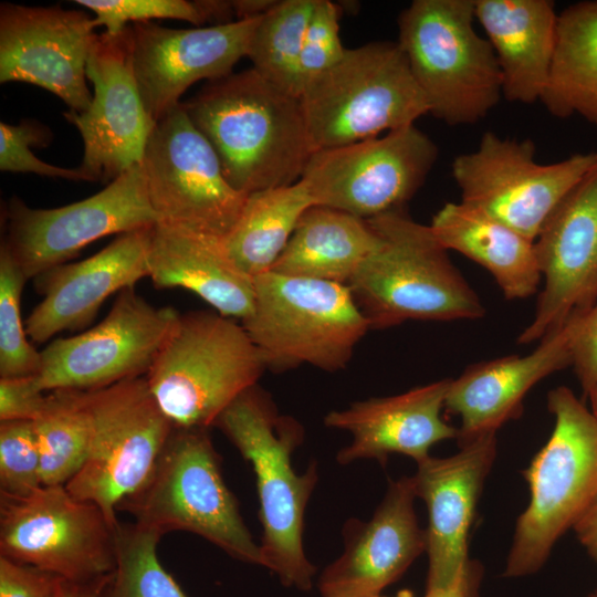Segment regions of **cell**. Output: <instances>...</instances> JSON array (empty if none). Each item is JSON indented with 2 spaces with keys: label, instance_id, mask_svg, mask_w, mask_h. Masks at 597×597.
Segmentation results:
<instances>
[{
  "label": "cell",
  "instance_id": "6da1fadb",
  "mask_svg": "<svg viewBox=\"0 0 597 597\" xmlns=\"http://www.w3.org/2000/svg\"><path fill=\"white\" fill-rule=\"evenodd\" d=\"M239 192L292 185L314 153L300 98L252 67L208 82L181 102Z\"/></svg>",
  "mask_w": 597,
  "mask_h": 597
},
{
  "label": "cell",
  "instance_id": "7a4b0ae2",
  "mask_svg": "<svg viewBox=\"0 0 597 597\" xmlns=\"http://www.w3.org/2000/svg\"><path fill=\"white\" fill-rule=\"evenodd\" d=\"M217 427L251 463L262 525L263 567L286 587L308 591L316 572L303 546L304 516L316 486V462L297 473L292 454L304 439L302 426L281 415L256 385L239 395L218 417Z\"/></svg>",
  "mask_w": 597,
  "mask_h": 597
},
{
  "label": "cell",
  "instance_id": "3957f363",
  "mask_svg": "<svg viewBox=\"0 0 597 597\" xmlns=\"http://www.w3.org/2000/svg\"><path fill=\"white\" fill-rule=\"evenodd\" d=\"M378 237L347 286L370 329L406 321L478 320L485 308L431 228L405 209L367 220Z\"/></svg>",
  "mask_w": 597,
  "mask_h": 597
},
{
  "label": "cell",
  "instance_id": "277c9868",
  "mask_svg": "<svg viewBox=\"0 0 597 597\" xmlns=\"http://www.w3.org/2000/svg\"><path fill=\"white\" fill-rule=\"evenodd\" d=\"M554 428L523 472L530 501L519 516L504 577L535 574L597 493V417L565 386L547 395Z\"/></svg>",
  "mask_w": 597,
  "mask_h": 597
},
{
  "label": "cell",
  "instance_id": "5b68a950",
  "mask_svg": "<svg viewBox=\"0 0 597 597\" xmlns=\"http://www.w3.org/2000/svg\"><path fill=\"white\" fill-rule=\"evenodd\" d=\"M117 511L161 535L190 532L235 559L263 566L207 428L174 427L148 479Z\"/></svg>",
  "mask_w": 597,
  "mask_h": 597
},
{
  "label": "cell",
  "instance_id": "8992f818",
  "mask_svg": "<svg viewBox=\"0 0 597 597\" xmlns=\"http://www.w3.org/2000/svg\"><path fill=\"white\" fill-rule=\"evenodd\" d=\"M265 369L242 324L196 311L178 315L145 378L175 428L209 429Z\"/></svg>",
  "mask_w": 597,
  "mask_h": 597
},
{
  "label": "cell",
  "instance_id": "52a82bcc",
  "mask_svg": "<svg viewBox=\"0 0 597 597\" xmlns=\"http://www.w3.org/2000/svg\"><path fill=\"white\" fill-rule=\"evenodd\" d=\"M474 21V0H415L398 17L397 43L429 114L450 126L478 123L503 97L498 59Z\"/></svg>",
  "mask_w": 597,
  "mask_h": 597
},
{
  "label": "cell",
  "instance_id": "ba28073f",
  "mask_svg": "<svg viewBox=\"0 0 597 597\" xmlns=\"http://www.w3.org/2000/svg\"><path fill=\"white\" fill-rule=\"evenodd\" d=\"M298 98L314 151L415 125L429 113L397 41L346 48Z\"/></svg>",
  "mask_w": 597,
  "mask_h": 597
},
{
  "label": "cell",
  "instance_id": "9c48e42d",
  "mask_svg": "<svg viewBox=\"0 0 597 597\" xmlns=\"http://www.w3.org/2000/svg\"><path fill=\"white\" fill-rule=\"evenodd\" d=\"M241 324L275 371L341 370L370 329L347 285L272 271L254 277L253 308Z\"/></svg>",
  "mask_w": 597,
  "mask_h": 597
},
{
  "label": "cell",
  "instance_id": "30bf717a",
  "mask_svg": "<svg viewBox=\"0 0 597 597\" xmlns=\"http://www.w3.org/2000/svg\"><path fill=\"white\" fill-rule=\"evenodd\" d=\"M86 405L88 453L65 488L76 499L98 505L117 525L118 504L148 479L174 426L145 376L86 391Z\"/></svg>",
  "mask_w": 597,
  "mask_h": 597
},
{
  "label": "cell",
  "instance_id": "8fae6325",
  "mask_svg": "<svg viewBox=\"0 0 597 597\" xmlns=\"http://www.w3.org/2000/svg\"><path fill=\"white\" fill-rule=\"evenodd\" d=\"M118 524L65 485H42L23 498L0 494V556L90 582L113 573Z\"/></svg>",
  "mask_w": 597,
  "mask_h": 597
},
{
  "label": "cell",
  "instance_id": "7c38bea8",
  "mask_svg": "<svg viewBox=\"0 0 597 597\" xmlns=\"http://www.w3.org/2000/svg\"><path fill=\"white\" fill-rule=\"evenodd\" d=\"M139 165L157 222L228 237L248 195L228 182L217 154L181 103L154 125Z\"/></svg>",
  "mask_w": 597,
  "mask_h": 597
},
{
  "label": "cell",
  "instance_id": "4fadbf2b",
  "mask_svg": "<svg viewBox=\"0 0 597 597\" xmlns=\"http://www.w3.org/2000/svg\"><path fill=\"white\" fill-rule=\"evenodd\" d=\"M534 157L531 139L485 132L475 150L452 161L461 202L535 241L556 206L597 163V151L553 164H540Z\"/></svg>",
  "mask_w": 597,
  "mask_h": 597
},
{
  "label": "cell",
  "instance_id": "5bb4252c",
  "mask_svg": "<svg viewBox=\"0 0 597 597\" xmlns=\"http://www.w3.org/2000/svg\"><path fill=\"white\" fill-rule=\"evenodd\" d=\"M437 158L436 143L411 125L381 137L317 149L301 180L315 205L369 220L405 209Z\"/></svg>",
  "mask_w": 597,
  "mask_h": 597
},
{
  "label": "cell",
  "instance_id": "9a60e30c",
  "mask_svg": "<svg viewBox=\"0 0 597 597\" xmlns=\"http://www.w3.org/2000/svg\"><path fill=\"white\" fill-rule=\"evenodd\" d=\"M2 243L28 280L73 259L111 234L150 228L157 222L139 164L100 192L67 206L35 209L12 197Z\"/></svg>",
  "mask_w": 597,
  "mask_h": 597
},
{
  "label": "cell",
  "instance_id": "2e32d148",
  "mask_svg": "<svg viewBox=\"0 0 597 597\" xmlns=\"http://www.w3.org/2000/svg\"><path fill=\"white\" fill-rule=\"evenodd\" d=\"M178 315L174 307L150 304L134 287L124 289L101 323L41 350L39 386L45 392L92 391L145 376Z\"/></svg>",
  "mask_w": 597,
  "mask_h": 597
},
{
  "label": "cell",
  "instance_id": "e0dca14e",
  "mask_svg": "<svg viewBox=\"0 0 597 597\" xmlns=\"http://www.w3.org/2000/svg\"><path fill=\"white\" fill-rule=\"evenodd\" d=\"M94 93L87 111L63 115L80 132L84 153L80 168L92 182L108 185L140 163L154 127L133 67L130 24L121 33L97 34L86 64Z\"/></svg>",
  "mask_w": 597,
  "mask_h": 597
},
{
  "label": "cell",
  "instance_id": "ac0fdd59",
  "mask_svg": "<svg viewBox=\"0 0 597 597\" xmlns=\"http://www.w3.org/2000/svg\"><path fill=\"white\" fill-rule=\"evenodd\" d=\"M542 273L534 317L519 344L541 341L597 302V163L556 206L534 241Z\"/></svg>",
  "mask_w": 597,
  "mask_h": 597
},
{
  "label": "cell",
  "instance_id": "d6986e66",
  "mask_svg": "<svg viewBox=\"0 0 597 597\" xmlns=\"http://www.w3.org/2000/svg\"><path fill=\"white\" fill-rule=\"evenodd\" d=\"M94 18L60 6H0V83L23 82L60 97L69 111L88 109L86 64L97 36Z\"/></svg>",
  "mask_w": 597,
  "mask_h": 597
},
{
  "label": "cell",
  "instance_id": "ffe728a7",
  "mask_svg": "<svg viewBox=\"0 0 597 597\" xmlns=\"http://www.w3.org/2000/svg\"><path fill=\"white\" fill-rule=\"evenodd\" d=\"M260 18L191 29H171L154 21L130 24L133 67L145 109L156 124L178 106L198 81L232 74L247 56Z\"/></svg>",
  "mask_w": 597,
  "mask_h": 597
},
{
  "label": "cell",
  "instance_id": "44dd1931",
  "mask_svg": "<svg viewBox=\"0 0 597 597\" xmlns=\"http://www.w3.org/2000/svg\"><path fill=\"white\" fill-rule=\"evenodd\" d=\"M411 476L390 481L369 521L348 520L344 551L318 578L321 597L379 595L427 549L415 511Z\"/></svg>",
  "mask_w": 597,
  "mask_h": 597
},
{
  "label": "cell",
  "instance_id": "7402d4cb",
  "mask_svg": "<svg viewBox=\"0 0 597 597\" xmlns=\"http://www.w3.org/2000/svg\"><path fill=\"white\" fill-rule=\"evenodd\" d=\"M495 457L496 433H489L450 457L417 462L413 489L428 511L427 589L452 583L470 559L469 532Z\"/></svg>",
  "mask_w": 597,
  "mask_h": 597
},
{
  "label": "cell",
  "instance_id": "603a6c76",
  "mask_svg": "<svg viewBox=\"0 0 597 597\" xmlns=\"http://www.w3.org/2000/svg\"><path fill=\"white\" fill-rule=\"evenodd\" d=\"M153 227L119 234L94 255L54 266L34 277L43 298L24 322L28 336L44 343L57 333L83 329L112 294L135 287L148 276Z\"/></svg>",
  "mask_w": 597,
  "mask_h": 597
},
{
  "label": "cell",
  "instance_id": "cb8c5ba5",
  "mask_svg": "<svg viewBox=\"0 0 597 597\" xmlns=\"http://www.w3.org/2000/svg\"><path fill=\"white\" fill-rule=\"evenodd\" d=\"M583 315L568 320L540 341L528 355H510L473 364L451 379L444 409L459 417L457 442L496 433L505 422L522 415L526 394L551 374L572 366L574 341Z\"/></svg>",
  "mask_w": 597,
  "mask_h": 597
},
{
  "label": "cell",
  "instance_id": "d4e9b609",
  "mask_svg": "<svg viewBox=\"0 0 597 597\" xmlns=\"http://www.w3.org/2000/svg\"><path fill=\"white\" fill-rule=\"evenodd\" d=\"M450 383L451 378H446L328 412L326 427L352 434V442L337 453L338 463L371 459L385 464L392 453L408 455L417 463L430 455L436 443L457 439L458 428L441 416Z\"/></svg>",
  "mask_w": 597,
  "mask_h": 597
},
{
  "label": "cell",
  "instance_id": "484cf974",
  "mask_svg": "<svg viewBox=\"0 0 597 597\" xmlns=\"http://www.w3.org/2000/svg\"><path fill=\"white\" fill-rule=\"evenodd\" d=\"M147 272L157 289L191 291L222 316L242 321L253 308L254 279L234 263L224 239L156 222Z\"/></svg>",
  "mask_w": 597,
  "mask_h": 597
},
{
  "label": "cell",
  "instance_id": "4316f807",
  "mask_svg": "<svg viewBox=\"0 0 597 597\" xmlns=\"http://www.w3.org/2000/svg\"><path fill=\"white\" fill-rule=\"evenodd\" d=\"M475 21L490 42L509 102L532 104L547 87L558 13L551 0H474Z\"/></svg>",
  "mask_w": 597,
  "mask_h": 597
},
{
  "label": "cell",
  "instance_id": "83f0119b",
  "mask_svg": "<svg viewBox=\"0 0 597 597\" xmlns=\"http://www.w3.org/2000/svg\"><path fill=\"white\" fill-rule=\"evenodd\" d=\"M441 245L483 266L506 300L534 295L542 281L534 241L463 202H447L429 224Z\"/></svg>",
  "mask_w": 597,
  "mask_h": 597
},
{
  "label": "cell",
  "instance_id": "f1b7e54d",
  "mask_svg": "<svg viewBox=\"0 0 597 597\" xmlns=\"http://www.w3.org/2000/svg\"><path fill=\"white\" fill-rule=\"evenodd\" d=\"M377 242L367 220L313 205L300 218L270 271L347 285Z\"/></svg>",
  "mask_w": 597,
  "mask_h": 597
},
{
  "label": "cell",
  "instance_id": "f546056e",
  "mask_svg": "<svg viewBox=\"0 0 597 597\" xmlns=\"http://www.w3.org/2000/svg\"><path fill=\"white\" fill-rule=\"evenodd\" d=\"M559 118L578 115L597 128V0L558 13L555 54L541 100Z\"/></svg>",
  "mask_w": 597,
  "mask_h": 597
},
{
  "label": "cell",
  "instance_id": "4dcf8cb0",
  "mask_svg": "<svg viewBox=\"0 0 597 597\" xmlns=\"http://www.w3.org/2000/svg\"><path fill=\"white\" fill-rule=\"evenodd\" d=\"M313 205L310 190L301 179L249 195L238 221L224 239L231 259L253 279L269 272L300 218Z\"/></svg>",
  "mask_w": 597,
  "mask_h": 597
},
{
  "label": "cell",
  "instance_id": "1f68e13d",
  "mask_svg": "<svg viewBox=\"0 0 597 597\" xmlns=\"http://www.w3.org/2000/svg\"><path fill=\"white\" fill-rule=\"evenodd\" d=\"M43 485H65L86 460L91 420L86 391H49L43 410L33 421Z\"/></svg>",
  "mask_w": 597,
  "mask_h": 597
},
{
  "label": "cell",
  "instance_id": "d6a6232c",
  "mask_svg": "<svg viewBox=\"0 0 597 597\" xmlns=\"http://www.w3.org/2000/svg\"><path fill=\"white\" fill-rule=\"evenodd\" d=\"M315 4L316 0H279L260 18L248 46L252 69L296 97L300 54Z\"/></svg>",
  "mask_w": 597,
  "mask_h": 597
},
{
  "label": "cell",
  "instance_id": "836d02e7",
  "mask_svg": "<svg viewBox=\"0 0 597 597\" xmlns=\"http://www.w3.org/2000/svg\"><path fill=\"white\" fill-rule=\"evenodd\" d=\"M161 536L135 522H119L115 568L101 597H188L159 562Z\"/></svg>",
  "mask_w": 597,
  "mask_h": 597
},
{
  "label": "cell",
  "instance_id": "e575fe53",
  "mask_svg": "<svg viewBox=\"0 0 597 597\" xmlns=\"http://www.w3.org/2000/svg\"><path fill=\"white\" fill-rule=\"evenodd\" d=\"M28 281L7 247H0V378L36 375L41 352L29 342L21 317V294Z\"/></svg>",
  "mask_w": 597,
  "mask_h": 597
},
{
  "label": "cell",
  "instance_id": "d590c367",
  "mask_svg": "<svg viewBox=\"0 0 597 597\" xmlns=\"http://www.w3.org/2000/svg\"><path fill=\"white\" fill-rule=\"evenodd\" d=\"M42 485L33 421H0V494L23 498Z\"/></svg>",
  "mask_w": 597,
  "mask_h": 597
},
{
  "label": "cell",
  "instance_id": "8d00e7d4",
  "mask_svg": "<svg viewBox=\"0 0 597 597\" xmlns=\"http://www.w3.org/2000/svg\"><path fill=\"white\" fill-rule=\"evenodd\" d=\"M75 3L94 12L95 27L107 34L121 33L127 25L155 19H177L202 27L206 15L200 0H76Z\"/></svg>",
  "mask_w": 597,
  "mask_h": 597
},
{
  "label": "cell",
  "instance_id": "74e56055",
  "mask_svg": "<svg viewBox=\"0 0 597 597\" xmlns=\"http://www.w3.org/2000/svg\"><path fill=\"white\" fill-rule=\"evenodd\" d=\"M51 139V130L35 121H22L18 125L1 122V171L31 172L45 177L64 178L75 181H91L80 167H57L35 157L31 147L48 146Z\"/></svg>",
  "mask_w": 597,
  "mask_h": 597
},
{
  "label": "cell",
  "instance_id": "f35d334b",
  "mask_svg": "<svg viewBox=\"0 0 597 597\" xmlns=\"http://www.w3.org/2000/svg\"><path fill=\"white\" fill-rule=\"evenodd\" d=\"M339 6L316 0L297 65L298 96L307 82L341 60L346 48L339 36Z\"/></svg>",
  "mask_w": 597,
  "mask_h": 597
},
{
  "label": "cell",
  "instance_id": "ab89813d",
  "mask_svg": "<svg viewBox=\"0 0 597 597\" xmlns=\"http://www.w3.org/2000/svg\"><path fill=\"white\" fill-rule=\"evenodd\" d=\"M63 578L0 556V597H57Z\"/></svg>",
  "mask_w": 597,
  "mask_h": 597
},
{
  "label": "cell",
  "instance_id": "60d3db41",
  "mask_svg": "<svg viewBox=\"0 0 597 597\" xmlns=\"http://www.w3.org/2000/svg\"><path fill=\"white\" fill-rule=\"evenodd\" d=\"M46 395L35 375L0 378V421H34L44 408Z\"/></svg>",
  "mask_w": 597,
  "mask_h": 597
},
{
  "label": "cell",
  "instance_id": "b9f144b4",
  "mask_svg": "<svg viewBox=\"0 0 597 597\" xmlns=\"http://www.w3.org/2000/svg\"><path fill=\"white\" fill-rule=\"evenodd\" d=\"M572 366L587 397L597 385V302L582 317L580 328L574 341Z\"/></svg>",
  "mask_w": 597,
  "mask_h": 597
},
{
  "label": "cell",
  "instance_id": "7bdbcfd3",
  "mask_svg": "<svg viewBox=\"0 0 597 597\" xmlns=\"http://www.w3.org/2000/svg\"><path fill=\"white\" fill-rule=\"evenodd\" d=\"M483 574V565L470 558L452 583L426 589L425 597H480Z\"/></svg>",
  "mask_w": 597,
  "mask_h": 597
},
{
  "label": "cell",
  "instance_id": "ee69618b",
  "mask_svg": "<svg viewBox=\"0 0 597 597\" xmlns=\"http://www.w3.org/2000/svg\"><path fill=\"white\" fill-rule=\"evenodd\" d=\"M579 543L597 564V493L573 527Z\"/></svg>",
  "mask_w": 597,
  "mask_h": 597
},
{
  "label": "cell",
  "instance_id": "f6af8a7d",
  "mask_svg": "<svg viewBox=\"0 0 597 597\" xmlns=\"http://www.w3.org/2000/svg\"><path fill=\"white\" fill-rule=\"evenodd\" d=\"M112 574L83 583L63 579L57 597H101L111 580Z\"/></svg>",
  "mask_w": 597,
  "mask_h": 597
},
{
  "label": "cell",
  "instance_id": "bcb514c9",
  "mask_svg": "<svg viewBox=\"0 0 597 597\" xmlns=\"http://www.w3.org/2000/svg\"><path fill=\"white\" fill-rule=\"evenodd\" d=\"M279 0H232L237 20L256 19L268 13Z\"/></svg>",
  "mask_w": 597,
  "mask_h": 597
},
{
  "label": "cell",
  "instance_id": "7dc6e473",
  "mask_svg": "<svg viewBox=\"0 0 597 597\" xmlns=\"http://www.w3.org/2000/svg\"><path fill=\"white\" fill-rule=\"evenodd\" d=\"M587 397H589L591 402V412L597 417V385L591 388Z\"/></svg>",
  "mask_w": 597,
  "mask_h": 597
},
{
  "label": "cell",
  "instance_id": "c3c4849f",
  "mask_svg": "<svg viewBox=\"0 0 597 597\" xmlns=\"http://www.w3.org/2000/svg\"><path fill=\"white\" fill-rule=\"evenodd\" d=\"M367 597H413V593L409 589H401L394 596H381L379 594V595H373V596H367Z\"/></svg>",
  "mask_w": 597,
  "mask_h": 597
},
{
  "label": "cell",
  "instance_id": "681fc988",
  "mask_svg": "<svg viewBox=\"0 0 597 597\" xmlns=\"http://www.w3.org/2000/svg\"><path fill=\"white\" fill-rule=\"evenodd\" d=\"M584 597H597V590H594V591L587 594V595L584 596Z\"/></svg>",
  "mask_w": 597,
  "mask_h": 597
}]
</instances>
